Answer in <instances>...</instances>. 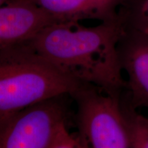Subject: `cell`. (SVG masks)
<instances>
[{
	"instance_id": "6da1fadb",
	"label": "cell",
	"mask_w": 148,
	"mask_h": 148,
	"mask_svg": "<svg viewBox=\"0 0 148 148\" xmlns=\"http://www.w3.org/2000/svg\"><path fill=\"white\" fill-rule=\"evenodd\" d=\"M121 32L119 17L92 27L80 22H56L28 41L67 76L99 86L110 95H121L127 86L116 48Z\"/></svg>"
},
{
	"instance_id": "7a4b0ae2",
	"label": "cell",
	"mask_w": 148,
	"mask_h": 148,
	"mask_svg": "<svg viewBox=\"0 0 148 148\" xmlns=\"http://www.w3.org/2000/svg\"><path fill=\"white\" fill-rule=\"evenodd\" d=\"M28 40L0 50V122L32 103L70 95L82 82L61 72Z\"/></svg>"
},
{
	"instance_id": "3957f363",
	"label": "cell",
	"mask_w": 148,
	"mask_h": 148,
	"mask_svg": "<svg viewBox=\"0 0 148 148\" xmlns=\"http://www.w3.org/2000/svg\"><path fill=\"white\" fill-rule=\"evenodd\" d=\"M69 94L39 101L0 122V148H81L69 127L75 121Z\"/></svg>"
},
{
	"instance_id": "277c9868",
	"label": "cell",
	"mask_w": 148,
	"mask_h": 148,
	"mask_svg": "<svg viewBox=\"0 0 148 148\" xmlns=\"http://www.w3.org/2000/svg\"><path fill=\"white\" fill-rule=\"evenodd\" d=\"M121 95L84 82L70 94L77 105L75 125L81 148H130Z\"/></svg>"
},
{
	"instance_id": "5b68a950",
	"label": "cell",
	"mask_w": 148,
	"mask_h": 148,
	"mask_svg": "<svg viewBox=\"0 0 148 148\" xmlns=\"http://www.w3.org/2000/svg\"><path fill=\"white\" fill-rule=\"evenodd\" d=\"M116 48L127 75L125 92L130 103L135 109L148 108V36L122 29Z\"/></svg>"
},
{
	"instance_id": "8992f818",
	"label": "cell",
	"mask_w": 148,
	"mask_h": 148,
	"mask_svg": "<svg viewBox=\"0 0 148 148\" xmlns=\"http://www.w3.org/2000/svg\"><path fill=\"white\" fill-rule=\"evenodd\" d=\"M58 22L31 0H12L0 6V50L32 38Z\"/></svg>"
},
{
	"instance_id": "52a82bcc",
	"label": "cell",
	"mask_w": 148,
	"mask_h": 148,
	"mask_svg": "<svg viewBox=\"0 0 148 148\" xmlns=\"http://www.w3.org/2000/svg\"><path fill=\"white\" fill-rule=\"evenodd\" d=\"M58 22L97 20L110 21L118 18L125 0H31Z\"/></svg>"
},
{
	"instance_id": "ba28073f",
	"label": "cell",
	"mask_w": 148,
	"mask_h": 148,
	"mask_svg": "<svg viewBox=\"0 0 148 148\" xmlns=\"http://www.w3.org/2000/svg\"><path fill=\"white\" fill-rule=\"evenodd\" d=\"M118 17L123 30L148 36V0H125Z\"/></svg>"
},
{
	"instance_id": "9c48e42d",
	"label": "cell",
	"mask_w": 148,
	"mask_h": 148,
	"mask_svg": "<svg viewBox=\"0 0 148 148\" xmlns=\"http://www.w3.org/2000/svg\"><path fill=\"white\" fill-rule=\"evenodd\" d=\"M121 103L128 128L130 148H148V118L136 112L129 102L125 90Z\"/></svg>"
},
{
	"instance_id": "30bf717a",
	"label": "cell",
	"mask_w": 148,
	"mask_h": 148,
	"mask_svg": "<svg viewBox=\"0 0 148 148\" xmlns=\"http://www.w3.org/2000/svg\"><path fill=\"white\" fill-rule=\"evenodd\" d=\"M12 1V0H0V6L5 4V3H8L9 1Z\"/></svg>"
}]
</instances>
